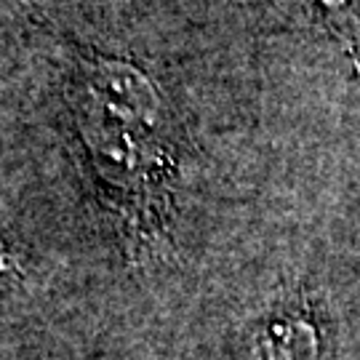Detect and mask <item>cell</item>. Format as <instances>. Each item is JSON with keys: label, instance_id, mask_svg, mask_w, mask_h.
I'll use <instances>...</instances> for the list:
<instances>
[{"label": "cell", "instance_id": "1", "mask_svg": "<svg viewBox=\"0 0 360 360\" xmlns=\"http://www.w3.org/2000/svg\"><path fill=\"white\" fill-rule=\"evenodd\" d=\"M318 6L339 38H360V0H318Z\"/></svg>", "mask_w": 360, "mask_h": 360}]
</instances>
